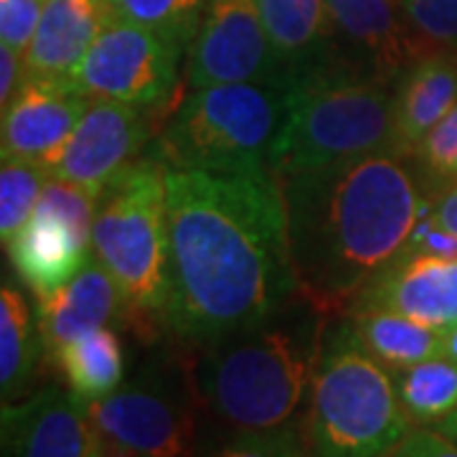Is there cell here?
Instances as JSON below:
<instances>
[{
  "instance_id": "1",
  "label": "cell",
  "mask_w": 457,
  "mask_h": 457,
  "mask_svg": "<svg viewBox=\"0 0 457 457\" xmlns=\"http://www.w3.org/2000/svg\"><path fill=\"white\" fill-rule=\"evenodd\" d=\"M168 308L188 343L262 326L295 295L287 213L278 176L165 170Z\"/></svg>"
},
{
  "instance_id": "2",
  "label": "cell",
  "mask_w": 457,
  "mask_h": 457,
  "mask_svg": "<svg viewBox=\"0 0 457 457\" xmlns=\"http://www.w3.org/2000/svg\"><path fill=\"white\" fill-rule=\"evenodd\" d=\"M279 180L297 293L318 312L351 311L407 246L425 201L396 155H369Z\"/></svg>"
},
{
  "instance_id": "3",
  "label": "cell",
  "mask_w": 457,
  "mask_h": 457,
  "mask_svg": "<svg viewBox=\"0 0 457 457\" xmlns=\"http://www.w3.org/2000/svg\"><path fill=\"white\" fill-rule=\"evenodd\" d=\"M369 155H402L394 87L374 82L338 59L293 74L290 107L272 150L278 179Z\"/></svg>"
},
{
  "instance_id": "4",
  "label": "cell",
  "mask_w": 457,
  "mask_h": 457,
  "mask_svg": "<svg viewBox=\"0 0 457 457\" xmlns=\"http://www.w3.org/2000/svg\"><path fill=\"white\" fill-rule=\"evenodd\" d=\"M312 305L293 320L246 328L209 343L198 386L209 407L228 425L249 429L282 427L300 407L315 376L320 318Z\"/></svg>"
},
{
  "instance_id": "5",
  "label": "cell",
  "mask_w": 457,
  "mask_h": 457,
  "mask_svg": "<svg viewBox=\"0 0 457 457\" xmlns=\"http://www.w3.org/2000/svg\"><path fill=\"white\" fill-rule=\"evenodd\" d=\"M293 74L270 84H219L188 92L161 132L170 168L216 176H275L272 150L287 107Z\"/></svg>"
},
{
  "instance_id": "6",
  "label": "cell",
  "mask_w": 457,
  "mask_h": 457,
  "mask_svg": "<svg viewBox=\"0 0 457 457\" xmlns=\"http://www.w3.org/2000/svg\"><path fill=\"white\" fill-rule=\"evenodd\" d=\"M411 425L389 369L361 348L351 328H341L312 376L305 420L312 455L386 457Z\"/></svg>"
},
{
  "instance_id": "7",
  "label": "cell",
  "mask_w": 457,
  "mask_h": 457,
  "mask_svg": "<svg viewBox=\"0 0 457 457\" xmlns=\"http://www.w3.org/2000/svg\"><path fill=\"white\" fill-rule=\"evenodd\" d=\"M92 252L114 279L122 311L150 333L168 308V194L158 161H137L97 198Z\"/></svg>"
},
{
  "instance_id": "8",
  "label": "cell",
  "mask_w": 457,
  "mask_h": 457,
  "mask_svg": "<svg viewBox=\"0 0 457 457\" xmlns=\"http://www.w3.org/2000/svg\"><path fill=\"white\" fill-rule=\"evenodd\" d=\"M180 54L161 33L112 16L69 87L89 99L161 107L176 89Z\"/></svg>"
},
{
  "instance_id": "9",
  "label": "cell",
  "mask_w": 457,
  "mask_h": 457,
  "mask_svg": "<svg viewBox=\"0 0 457 457\" xmlns=\"http://www.w3.org/2000/svg\"><path fill=\"white\" fill-rule=\"evenodd\" d=\"M97 198L51 176L31 219L5 245L16 272L36 295L51 293L89 262Z\"/></svg>"
},
{
  "instance_id": "10",
  "label": "cell",
  "mask_w": 457,
  "mask_h": 457,
  "mask_svg": "<svg viewBox=\"0 0 457 457\" xmlns=\"http://www.w3.org/2000/svg\"><path fill=\"white\" fill-rule=\"evenodd\" d=\"M287 77L264 31L257 0H212L188 46V92Z\"/></svg>"
},
{
  "instance_id": "11",
  "label": "cell",
  "mask_w": 457,
  "mask_h": 457,
  "mask_svg": "<svg viewBox=\"0 0 457 457\" xmlns=\"http://www.w3.org/2000/svg\"><path fill=\"white\" fill-rule=\"evenodd\" d=\"M333 46L359 74L396 87L409 66L429 51L409 23L402 0H326Z\"/></svg>"
},
{
  "instance_id": "12",
  "label": "cell",
  "mask_w": 457,
  "mask_h": 457,
  "mask_svg": "<svg viewBox=\"0 0 457 457\" xmlns=\"http://www.w3.org/2000/svg\"><path fill=\"white\" fill-rule=\"evenodd\" d=\"M104 440L130 457H191L194 417L170 386L143 378L89 402Z\"/></svg>"
},
{
  "instance_id": "13",
  "label": "cell",
  "mask_w": 457,
  "mask_h": 457,
  "mask_svg": "<svg viewBox=\"0 0 457 457\" xmlns=\"http://www.w3.org/2000/svg\"><path fill=\"white\" fill-rule=\"evenodd\" d=\"M147 143L143 107L92 99L51 176L99 198L137 163Z\"/></svg>"
},
{
  "instance_id": "14",
  "label": "cell",
  "mask_w": 457,
  "mask_h": 457,
  "mask_svg": "<svg viewBox=\"0 0 457 457\" xmlns=\"http://www.w3.org/2000/svg\"><path fill=\"white\" fill-rule=\"evenodd\" d=\"M5 457H104L89 402L49 386L21 404H3Z\"/></svg>"
},
{
  "instance_id": "15",
  "label": "cell",
  "mask_w": 457,
  "mask_h": 457,
  "mask_svg": "<svg viewBox=\"0 0 457 457\" xmlns=\"http://www.w3.org/2000/svg\"><path fill=\"white\" fill-rule=\"evenodd\" d=\"M87 107L89 97L66 82L26 77L3 110V161H31L51 173Z\"/></svg>"
},
{
  "instance_id": "16",
  "label": "cell",
  "mask_w": 457,
  "mask_h": 457,
  "mask_svg": "<svg viewBox=\"0 0 457 457\" xmlns=\"http://www.w3.org/2000/svg\"><path fill=\"white\" fill-rule=\"evenodd\" d=\"M392 311L450 333L457 326V257L399 254L353 300L351 312Z\"/></svg>"
},
{
  "instance_id": "17",
  "label": "cell",
  "mask_w": 457,
  "mask_h": 457,
  "mask_svg": "<svg viewBox=\"0 0 457 457\" xmlns=\"http://www.w3.org/2000/svg\"><path fill=\"white\" fill-rule=\"evenodd\" d=\"M114 16L110 0H46L26 56V77L71 82L99 31Z\"/></svg>"
},
{
  "instance_id": "18",
  "label": "cell",
  "mask_w": 457,
  "mask_h": 457,
  "mask_svg": "<svg viewBox=\"0 0 457 457\" xmlns=\"http://www.w3.org/2000/svg\"><path fill=\"white\" fill-rule=\"evenodd\" d=\"M36 297L38 336L51 359L66 343L107 326V320L117 315V308H122L114 279L97 260L87 262L62 287Z\"/></svg>"
},
{
  "instance_id": "19",
  "label": "cell",
  "mask_w": 457,
  "mask_h": 457,
  "mask_svg": "<svg viewBox=\"0 0 457 457\" xmlns=\"http://www.w3.org/2000/svg\"><path fill=\"white\" fill-rule=\"evenodd\" d=\"M457 104V54L435 51L402 74L394 87V122L402 155L417 150Z\"/></svg>"
},
{
  "instance_id": "20",
  "label": "cell",
  "mask_w": 457,
  "mask_h": 457,
  "mask_svg": "<svg viewBox=\"0 0 457 457\" xmlns=\"http://www.w3.org/2000/svg\"><path fill=\"white\" fill-rule=\"evenodd\" d=\"M264 31L287 74L305 71L328 59L333 49L326 0H257Z\"/></svg>"
},
{
  "instance_id": "21",
  "label": "cell",
  "mask_w": 457,
  "mask_h": 457,
  "mask_svg": "<svg viewBox=\"0 0 457 457\" xmlns=\"http://www.w3.org/2000/svg\"><path fill=\"white\" fill-rule=\"evenodd\" d=\"M361 348L392 371L445 356L447 333L392 311H359L348 323Z\"/></svg>"
},
{
  "instance_id": "22",
  "label": "cell",
  "mask_w": 457,
  "mask_h": 457,
  "mask_svg": "<svg viewBox=\"0 0 457 457\" xmlns=\"http://www.w3.org/2000/svg\"><path fill=\"white\" fill-rule=\"evenodd\" d=\"M69 389L84 402H99L120 389L125 374V359L120 338L107 328H97L77 341L66 343L54 356Z\"/></svg>"
},
{
  "instance_id": "23",
  "label": "cell",
  "mask_w": 457,
  "mask_h": 457,
  "mask_svg": "<svg viewBox=\"0 0 457 457\" xmlns=\"http://www.w3.org/2000/svg\"><path fill=\"white\" fill-rule=\"evenodd\" d=\"M33 315L26 297L3 285L0 293V389L3 402L18 399V394L29 386L33 361L38 353Z\"/></svg>"
},
{
  "instance_id": "24",
  "label": "cell",
  "mask_w": 457,
  "mask_h": 457,
  "mask_svg": "<svg viewBox=\"0 0 457 457\" xmlns=\"http://www.w3.org/2000/svg\"><path fill=\"white\" fill-rule=\"evenodd\" d=\"M396 392L414 425H440L457 411V361L437 356L409 366L399 371Z\"/></svg>"
},
{
  "instance_id": "25",
  "label": "cell",
  "mask_w": 457,
  "mask_h": 457,
  "mask_svg": "<svg viewBox=\"0 0 457 457\" xmlns=\"http://www.w3.org/2000/svg\"><path fill=\"white\" fill-rule=\"evenodd\" d=\"M212 0H110L114 16L161 33L179 49L191 46Z\"/></svg>"
},
{
  "instance_id": "26",
  "label": "cell",
  "mask_w": 457,
  "mask_h": 457,
  "mask_svg": "<svg viewBox=\"0 0 457 457\" xmlns=\"http://www.w3.org/2000/svg\"><path fill=\"white\" fill-rule=\"evenodd\" d=\"M49 170L31 161H3L0 168V237L8 245L31 219Z\"/></svg>"
},
{
  "instance_id": "27",
  "label": "cell",
  "mask_w": 457,
  "mask_h": 457,
  "mask_svg": "<svg viewBox=\"0 0 457 457\" xmlns=\"http://www.w3.org/2000/svg\"><path fill=\"white\" fill-rule=\"evenodd\" d=\"M402 5L429 46L457 54V0H402Z\"/></svg>"
},
{
  "instance_id": "28",
  "label": "cell",
  "mask_w": 457,
  "mask_h": 457,
  "mask_svg": "<svg viewBox=\"0 0 457 457\" xmlns=\"http://www.w3.org/2000/svg\"><path fill=\"white\" fill-rule=\"evenodd\" d=\"M308 440H303L293 427L249 429L228 442L216 457H308Z\"/></svg>"
},
{
  "instance_id": "29",
  "label": "cell",
  "mask_w": 457,
  "mask_h": 457,
  "mask_svg": "<svg viewBox=\"0 0 457 457\" xmlns=\"http://www.w3.org/2000/svg\"><path fill=\"white\" fill-rule=\"evenodd\" d=\"M46 0H0V41L26 56L41 23Z\"/></svg>"
},
{
  "instance_id": "30",
  "label": "cell",
  "mask_w": 457,
  "mask_h": 457,
  "mask_svg": "<svg viewBox=\"0 0 457 457\" xmlns=\"http://www.w3.org/2000/svg\"><path fill=\"white\" fill-rule=\"evenodd\" d=\"M417 155L435 176L457 180V104L420 143Z\"/></svg>"
},
{
  "instance_id": "31",
  "label": "cell",
  "mask_w": 457,
  "mask_h": 457,
  "mask_svg": "<svg viewBox=\"0 0 457 457\" xmlns=\"http://www.w3.org/2000/svg\"><path fill=\"white\" fill-rule=\"evenodd\" d=\"M402 254H435V257H457V237L450 234L447 228H442L435 219L429 206H425V213L420 219V224L414 227L409 237L407 246L402 249Z\"/></svg>"
},
{
  "instance_id": "32",
  "label": "cell",
  "mask_w": 457,
  "mask_h": 457,
  "mask_svg": "<svg viewBox=\"0 0 457 457\" xmlns=\"http://www.w3.org/2000/svg\"><path fill=\"white\" fill-rule=\"evenodd\" d=\"M392 457H457V445L440 429L409 432Z\"/></svg>"
},
{
  "instance_id": "33",
  "label": "cell",
  "mask_w": 457,
  "mask_h": 457,
  "mask_svg": "<svg viewBox=\"0 0 457 457\" xmlns=\"http://www.w3.org/2000/svg\"><path fill=\"white\" fill-rule=\"evenodd\" d=\"M23 79H26L23 56L11 46H0V104H3V110L13 102L18 89L23 87Z\"/></svg>"
},
{
  "instance_id": "34",
  "label": "cell",
  "mask_w": 457,
  "mask_h": 457,
  "mask_svg": "<svg viewBox=\"0 0 457 457\" xmlns=\"http://www.w3.org/2000/svg\"><path fill=\"white\" fill-rule=\"evenodd\" d=\"M429 212H432V219H435L442 228H447L450 234H455L457 237V186L453 191H447L445 196H440V201H437Z\"/></svg>"
},
{
  "instance_id": "35",
  "label": "cell",
  "mask_w": 457,
  "mask_h": 457,
  "mask_svg": "<svg viewBox=\"0 0 457 457\" xmlns=\"http://www.w3.org/2000/svg\"><path fill=\"white\" fill-rule=\"evenodd\" d=\"M437 429H440L442 435H447V437L457 445V411H453L447 420H442Z\"/></svg>"
},
{
  "instance_id": "36",
  "label": "cell",
  "mask_w": 457,
  "mask_h": 457,
  "mask_svg": "<svg viewBox=\"0 0 457 457\" xmlns=\"http://www.w3.org/2000/svg\"><path fill=\"white\" fill-rule=\"evenodd\" d=\"M445 356L447 359L457 361V326L447 333V338H445Z\"/></svg>"
}]
</instances>
